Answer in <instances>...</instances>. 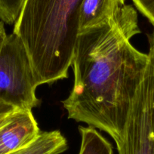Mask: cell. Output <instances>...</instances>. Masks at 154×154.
<instances>
[{
	"instance_id": "1",
	"label": "cell",
	"mask_w": 154,
	"mask_h": 154,
	"mask_svg": "<svg viewBox=\"0 0 154 154\" xmlns=\"http://www.w3.org/2000/svg\"><path fill=\"white\" fill-rule=\"evenodd\" d=\"M140 32L136 10L119 8L107 21L79 32L72 58L74 82L62 101L68 118L123 138L129 111L149 61L131 39Z\"/></svg>"
},
{
	"instance_id": "2",
	"label": "cell",
	"mask_w": 154,
	"mask_h": 154,
	"mask_svg": "<svg viewBox=\"0 0 154 154\" xmlns=\"http://www.w3.org/2000/svg\"><path fill=\"white\" fill-rule=\"evenodd\" d=\"M83 0H25L13 32L23 41L38 85L66 79Z\"/></svg>"
},
{
	"instance_id": "3",
	"label": "cell",
	"mask_w": 154,
	"mask_h": 154,
	"mask_svg": "<svg viewBox=\"0 0 154 154\" xmlns=\"http://www.w3.org/2000/svg\"><path fill=\"white\" fill-rule=\"evenodd\" d=\"M38 86L30 57L21 38L12 32L0 45V100L17 109H29L40 103Z\"/></svg>"
},
{
	"instance_id": "4",
	"label": "cell",
	"mask_w": 154,
	"mask_h": 154,
	"mask_svg": "<svg viewBox=\"0 0 154 154\" xmlns=\"http://www.w3.org/2000/svg\"><path fill=\"white\" fill-rule=\"evenodd\" d=\"M149 55V54H148ZM154 63L149 61L131 104L118 154H154Z\"/></svg>"
},
{
	"instance_id": "5",
	"label": "cell",
	"mask_w": 154,
	"mask_h": 154,
	"mask_svg": "<svg viewBox=\"0 0 154 154\" xmlns=\"http://www.w3.org/2000/svg\"><path fill=\"white\" fill-rule=\"evenodd\" d=\"M40 133L32 110L18 109L0 128V154H9L27 146Z\"/></svg>"
},
{
	"instance_id": "6",
	"label": "cell",
	"mask_w": 154,
	"mask_h": 154,
	"mask_svg": "<svg viewBox=\"0 0 154 154\" xmlns=\"http://www.w3.org/2000/svg\"><path fill=\"white\" fill-rule=\"evenodd\" d=\"M125 5V0H83L79 11V32L104 23Z\"/></svg>"
},
{
	"instance_id": "7",
	"label": "cell",
	"mask_w": 154,
	"mask_h": 154,
	"mask_svg": "<svg viewBox=\"0 0 154 154\" xmlns=\"http://www.w3.org/2000/svg\"><path fill=\"white\" fill-rule=\"evenodd\" d=\"M67 140L58 130L43 131L29 144L9 154H60L67 149Z\"/></svg>"
},
{
	"instance_id": "8",
	"label": "cell",
	"mask_w": 154,
	"mask_h": 154,
	"mask_svg": "<svg viewBox=\"0 0 154 154\" xmlns=\"http://www.w3.org/2000/svg\"><path fill=\"white\" fill-rule=\"evenodd\" d=\"M81 145L79 154H113L112 146L93 127L79 126Z\"/></svg>"
},
{
	"instance_id": "9",
	"label": "cell",
	"mask_w": 154,
	"mask_h": 154,
	"mask_svg": "<svg viewBox=\"0 0 154 154\" xmlns=\"http://www.w3.org/2000/svg\"><path fill=\"white\" fill-rule=\"evenodd\" d=\"M25 0H0V20L14 24L21 11Z\"/></svg>"
},
{
	"instance_id": "10",
	"label": "cell",
	"mask_w": 154,
	"mask_h": 154,
	"mask_svg": "<svg viewBox=\"0 0 154 154\" xmlns=\"http://www.w3.org/2000/svg\"><path fill=\"white\" fill-rule=\"evenodd\" d=\"M134 6L154 26V0H132Z\"/></svg>"
},
{
	"instance_id": "11",
	"label": "cell",
	"mask_w": 154,
	"mask_h": 154,
	"mask_svg": "<svg viewBox=\"0 0 154 154\" xmlns=\"http://www.w3.org/2000/svg\"><path fill=\"white\" fill-rule=\"evenodd\" d=\"M17 110L18 109L0 100V128L9 121Z\"/></svg>"
},
{
	"instance_id": "12",
	"label": "cell",
	"mask_w": 154,
	"mask_h": 154,
	"mask_svg": "<svg viewBox=\"0 0 154 154\" xmlns=\"http://www.w3.org/2000/svg\"><path fill=\"white\" fill-rule=\"evenodd\" d=\"M149 55L152 57V61L154 63V26L153 30L150 35H149ZM153 128H154V119H153Z\"/></svg>"
},
{
	"instance_id": "13",
	"label": "cell",
	"mask_w": 154,
	"mask_h": 154,
	"mask_svg": "<svg viewBox=\"0 0 154 154\" xmlns=\"http://www.w3.org/2000/svg\"><path fill=\"white\" fill-rule=\"evenodd\" d=\"M5 37V33H4L2 30H0V45H1V44L2 43V42H3Z\"/></svg>"
}]
</instances>
